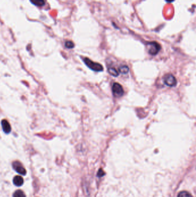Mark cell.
<instances>
[{"label": "cell", "instance_id": "cell-1", "mask_svg": "<svg viewBox=\"0 0 196 197\" xmlns=\"http://www.w3.org/2000/svg\"><path fill=\"white\" fill-rule=\"evenodd\" d=\"M83 60L85 64L92 70L95 72H101L103 71V67L101 64L94 62L88 58H83Z\"/></svg>", "mask_w": 196, "mask_h": 197}, {"label": "cell", "instance_id": "cell-5", "mask_svg": "<svg viewBox=\"0 0 196 197\" xmlns=\"http://www.w3.org/2000/svg\"><path fill=\"white\" fill-rule=\"evenodd\" d=\"M13 168L18 172V173L23 175H25L27 172L23 166L22 164L18 161H15L13 162L12 163Z\"/></svg>", "mask_w": 196, "mask_h": 197}, {"label": "cell", "instance_id": "cell-15", "mask_svg": "<svg viewBox=\"0 0 196 197\" xmlns=\"http://www.w3.org/2000/svg\"><path fill=\"white\" fill-rule=\"evenodd\" d=\"M166 1L167 2H172L174 0H166Z\"/></svg>", "mask_w": 196, "mask_h": 197}, {"label": "cell", "instance_id": "cell-9", "mask_svg": "<svg viewBox=\"0 0 196 197\" xmlns=\"http://www.w3.org/2000/svg\"><path fill=\"white\" fill-rule=\"evenodd\" d=\"M108 72L111 75L113 76L114 77H117L119 76V72H117V71L116 69L113 67H109L108 69Z\"/></svg>", "mask_w": 196, "mask_h": 197}, {"label": "cell", "instance_id": "cell-2", "mask_svg": "<svg viewBox=\"0 0 196 197\" xmlns=\"http://www.w3.org/2000/svg\"><path fill=\"white\" fill-rule=\"evenodd\" d=\"M112 92L113 95L116 97H121L124 94V90L122 86L117 83H114L112 85Z\"/></svg>", "mask_w": 196, "mask_h": 197}, {"label": "cell", "instance_id": "cell-6", "mask_svg": "<svg viewBox=\"0 0 196 197\" xmlns=\"http://www.w3.org/2000/svg\"><path fill=\"white\" fill-rule=\"evenodd\" d=\"M1 126H2V130L4 133H5L6 134H8L11 132V130H12L11 126L7 120H2Z\"/></svg>", "mask_w": 196, "mask_h": 197}, {"label": "cell", "instance_id": "cell-4", "mask_svg": "<svg viewBox=\"0 0 196 197\" xmlns=\"http://www.w3.org/2000/svg\"><path fill=\"white\" fill-rule=\"evenodd\" d=\"M164 83L169 87H174L177 85V81L175 77L171 74H166L163 77Z\"/></svg>", "mask_w": 196, "mask_h": 197}, {"label": "cell", "instance_id": "cell-12", "mask_svg": "<svg viewBox=\"0 0 196 197\" xmlns=\"http://www.w3.org/2000/svg\"><path fill=\"white\" fill-rule=\"evenodd\" d=\"M177 197H191L190 194L186 191H183L180 192L178 194Z\"/></svg>", "mask_w": 196, "mask_h": 197}, {"label": "cell", "instance_id": "cell-11", "mask_svg": "<svg viewBox=\"0 0 196 197\" xmlns=\"http://www.w3.org/2000/svg\"><path fill=\"white\" fill-rule=\"evenodd\" d=\"M13 197H25V195L23 191H21V190H17V191H15L13 195Z\"/></svg>", "mask_w": 196, "mask_h": 197}, {"label": "cell", "instance_id": "cell-10", "mask_svg": "<svg viewBox=\"0 0 196 197\" xmlns=\"http://www.w3.org/2000/svg\"><path fill=\"white\" fill-rule=\"evenodd\" d=\"M119 72L122 74H127L129 72V67L127 66H121L119 67Z\"/></svg>", "mask_w": 196, "mask_h": 197}, {"label": "cell", "instance_id": "cell-3", "mask_svg": "<svg viewBox=\"0 0 196 197\" xmlns=\"http://www.w3.org/2000/svg\"><path fill=\"white\" fill-rule=\"evenodd\" d=\"M148 46H149V54L151 55H156L160 51V44H158L157 42H150L148 44Z\"/></svg>", "mask_w": 196, "mask_h": 197}, {"label": "cell", "instance_id": "cell-8", "mask_svg": "<svg viewBox=\"0 0 196 197\" xmlns=\"http://www.w3.org/2000/svg\"><path fill=\"white\" fill-rule=\"evenodd\" d=\"M31 2L37 6H44L45 5V0H30Z\"/></svg>", "mask_w": 196, "mask_h": 197}, {"label": "cell", "instance_id": "cell-13", "mask_svg": "<svg viewBox=\"0 0 196 197\" xmlns=\"http://www.w3.org/2000/svg\"><path fill=\"white\" fill-rule=\"evenodd\" d=\"M74 43L72 41H66L65 43V47L67 48H74Z\"/></svg>", "mask_w": 196, "mask_h": 197}, {"label": "cell", "instance_id": "cell-7", "mask_svg": "<svg viewBox=\"0 0 196 197\" xmlns=\"http://www.w3.org/2000/svg\"><path fill=\"white\" fill-rule=\"evenodd\" d=\"M24 180L20 176H16L13 178V183L16 186H21L23 185Z\"/></svg>", "mask_w": 196, "mask_h": 197}, {"label": "cell", "instance_id": "cell-14", "mask_svg": "<svg viewBox=\"0 0 196 197\" xmlns=\"http://www.w3.org/2000/svg\"><path fill=\"white\" fill-rule=\"evenodd\" d=\"M104 174H105V172L102 170V169H99V171H98V172L97 173V176L98 177H102V176L105 175Z\"/></svg>", "mask_w": 196, "mask_h": 197}]
</instances>
